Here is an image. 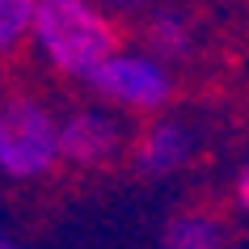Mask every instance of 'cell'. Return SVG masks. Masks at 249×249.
<instances>
[{
    "mask_svg": "<svg viewBox=\"0 0 249 249\" xmlns=\"http://www.w3.org/2000/svg\"><path fill=\"white\" fill-rule=\"evenodd\" d=\"M97 4H106L110 13H144V9H152V0H97Z\"/></svg>",
    "mask_w": 249,
    "mask_h": 249,
    "instance_id": "9",
    "label": "cell"
},
{
    "mask_svg": "<svg viewBox=\"0 0 249 249\" xmlns=\"http://www.w3.org/2000/svg\"><path fill=\"white\" fill-rule=\"evenodd\" d=\"M144 47L148 55H157L160 64H178L195 55V21L182 9H144Z\"/></svg>",
    "mask_w": 249,
    "mask_h": 249,
    "instance_id": "6",
    "label": "cell"
},
{
    "mask_svg": "<svg viewBox=\"0 0 249 249\" xmlns=\"http://www.w3.org/2000/svg\"><path fill=\"white\" fill-rule=\"evenodd\" d=\"M59 169V114L38 93L0 97V178L42 182Z\"/></svg>",
    "mask_w": 249,
    "mask_h": 249,
    "instance_id": "2",
    "label": "cell"
},
{
    "mask_svg": "<svg viewBox=\"0 0 249 249\" xmlns=\"http://www.w3.org/2000/svg\"><path fill=\"white\" fill-rule=\"evenodd\" d=\"M26 47L59 80L89 85V76L123 47V26L97 0H38Z\"/></svg>",
    "mask_w": 249,
    "mask_h": 249,
    "instance_id": "1",
    "label": "cell"
},
{
    "mask_svg": "<svg viewBox=\"0 0 249 249\" xmlns=\"http://www.w3.org/2000/svg\"><path fill=\"white\" fill-rule=\"evenodd\" d=\"M127 144H131L127 118L97 102L72 106V110L59 114V165L106 169V165H114L127 152Z\"/></svg>",
    "mask_w": 249,
    "mask_h": 249,
    "instance_id": "4",
    "label": "cell"
},
{
    "mask_svg": "<svg viewBox=\"0 0 249 249\" xmlns=\"http://www.w3.org/2000/svg\"><path fill=\"white\" fill-rule=\"evenodd\" d=\"M89 93L97 106L123 118H152L169 110L178 80H173V68L148 55L144 47H118L89 76Z\"/></svg>",
    "mask_w": 249,
    "mask_h": 249,
    "instance_id": "3",
    "label": "cell"
},
{
    "mask_svg": "<svg viewBox=\"0 0 249 249\" xmlns=\"http://www.w3.org/2000/svg\"><path fill=\"white\" fill-rule=\"evenodd\" d=\"M38 0H0V64L13 59L30 42V21H34Z\"/></svg>",
    "mask_w": 249,
    "mask_h": 249,
    "instance_id": "8",
    "label": "cell"
},
{
    "mask_svg": "<svg viewBox=\"0 0 249 249\" xmlns=\"http://www.w3.org/2000/svg\"><path fill=\"white\" fill-rule=\"evenodd\" d=\"M127 152H131V165L144 173V178L160 182V178H173L178 169H186V165L195 160L198 131H195L190 118L165 110V114H152L144 127H140V135L127 144Z\"/></svg>",
    "mask_w": 249,
    "mask_h": 249,
    "instance_id": "5",
    "label": "cell"
},
{
    "mask_svg": "<svg viewBox=\"0 0 249 249\" xmlns=\"http://www.w3.org/2000/svg\"><path fill=\"white\" fill-rule=\"evenodd\" d=\"M232 195H236V207L249 215V160L241 165V173H236V190H232Z\"/></svg>",
    "mask_w": 249,
    "mask_h": 249,
    "instance_id": "10",
    "label": "cell"
},
{
    "mask_svg": "<svg viewBox=\"0 0 249 249\" xmlns=\"http://www.w3.org/2000/svg\"><path fill=\"white\" fill-rule=\"evenodd\" d=\"M0 249H21V241H17L13 232H4V228H0Z\"/></svg>",
    "mask_w": 249,
    "mask_h": 249,
    "instance_id": "11",
    "label": "cell"
},
{
    "mask_svg": "<svg viewBox=\"0 0 249 249\" xmlns=\"http://www.w3.org/2000/svg\"><path fill=\"white\" fill-rule=\"evenodd\" d=\"M157 249H228V224L211 211H178L165 220Z\"/></svg>",
    "mask_w": 249,
    "mask_h": 249,
    "instance_id": "7",
    "label": "cell"
}]
</instances>
